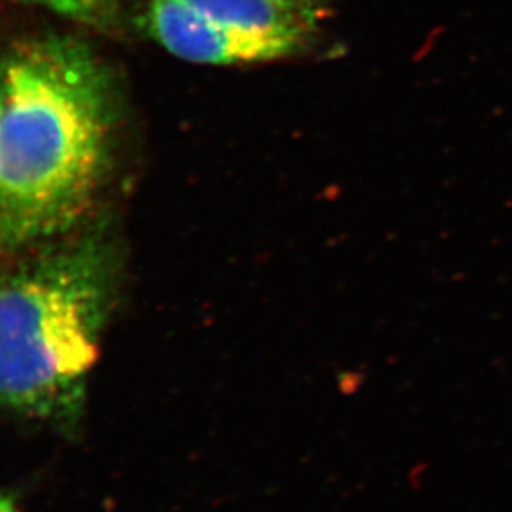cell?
Wrapping results in <instances>:
<instances>
[{
	"label": "cell",
	"mask_w": 512,
	"mask_h": 512,
	"mask_svg": "<svg viewBox=\"0 0 512 512\" xmlns=\"http://www.w3.org/2000/svg\"><path fill=\"white\" fill-rule=\"evenodd\" d=\"M0 237L22 243L70 227L104 170L109 80L89 47L67 37L22 45L4 65Z\"/></svg>",
	"instance_id": "1"
},
{
	"label": "cell",
	"mask_w": 512,
	"mask_h": 512,
	"mask_svg": "<svg viewBox=\"0 0 512 512\" xmlns=\"http://www.w3.org/2000/svg\"><path fill=\"white\" fill-rule=\"evenodd\" d=\"M110 270L92 247L37 261L0 281V406L72 421L99 358Z\"/></svg>",
	"instance_id": "2"
},
{
	"label": "cell",
	"mask_w": 512,
	"mask_h": 512,
	"mask_svg": "<svg viewBox=\"0 0 512 512\" xmlns=\"http://www.w3.org/2000/svg\"><path fill=\"white\" fill-rule=\"evenodd\" d=\"M325 0H145V29L192 64H261L310 44Z\"/></svg>",
	"instance_id": "3"
},
{
	"label": "cell",
	"mask_w": 512,
	"mask_h": 512,
	"mask_svg": "<svg viewBox=\"0 0 512 512\" xmlns=\"http://www.w3.org/2000/svg\"><path fill=\"white\" fill-rule=\"evenodd\" d=\"M32 4L44 5L57 14L79 20L85 24H99L114 12L119 0H25Z\"/></svg>",
	"instance_id": "4"
},
{
	"label": "cell",
	"mask_w": 512,
	"mask_h": 512,
	"mask_svg": "<svg viewBox=\"0 0 512 512\" xmlns=\"http://www.w3.org/2000/svg\"><path fill=\"white\" fill-rule=\"evenodd\" d=\"M0 512H17L14 499L4 493H0Z\"/></svg>",
	"instance_id": "5"
},
{
	"label": "cell",
	"mask_w": 512,
	"mask_h": 512,
	"mask_svg": "<svg viewBox=\"0 0 512 512\" xmlns=\"http://www.w3.org/2000/svg\"><path fill=\"white\" fill-rule=\"evenodd\" d=\"M2 99H4V67L0 65V114H2Z\"/></svg>",
	"instance_id": "6"
}]
</instances>
